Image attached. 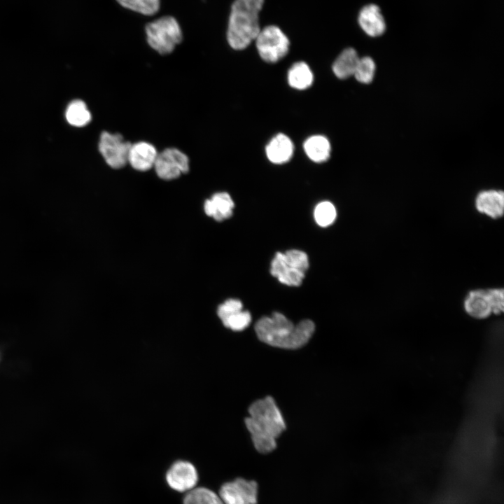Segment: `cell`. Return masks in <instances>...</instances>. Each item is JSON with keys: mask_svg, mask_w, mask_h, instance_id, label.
I'll list each match as a JSON object with an SVG mask.
<instances>
[{"mask_svg": "<svg viewBox=\"0 0 504 504\" xmlns=\"http://www.w3.org/2000/svg\"><path fill=\"white\" fill-rule=\"evenodd\" d=\"M245 424L253 445L262 454L272 451L276 438L284 432L286 424L274 400L267 396L253 402L248 408Z\"/></svg>", "mask_w": 504, "mask_h": 504, "instance_id": "cell-1", "label": "cell"}, {"mask_svg": "<svg viewBox=\"0 0 504 504\" xmlns=\"http://www.w3.org/2000/svg\"><path fill=\"white\" fill-rule=\"evenodd\" d=\"M314 330L312 321L305 319L295 325L279 312L262 317L255 325V331L260 341L272 346L288 349L304 346Z\"/></svg>", "mask_w": 504, "mask_h": 504, "instance_id": "cell-2", "label": "cell"}, {"mask_svg": "<svg viewBox=\"0 0 504 504\" xmlns=\"http://www.w3.org/2000/svg\"><path fill=\"white\" fill-rule=\"evenodd\" d=\"M265 0H234L229 15L227 41L234 50H243L255 41L260 30L259 13Z\"/></svg>", "mask_w": 504, "mask_h": 504, "instance_id": "cell-3", "label": "cell"}, {"mask_svg": "<svg viewBox=\"0 0 504 504\" xmlns=\"http://www.w3.org/2000/svg\"><path fill=\"white\" fill-rule=\"evenodd\" d=\"M309 267L307 255L300 250L277 252L271 262L270 273L283 284L299 286Z\"/></svg>", "mask_w": 504, "mask_h": 504, "instance_id": "cell-4", "label": "cell"}, {"mask_svg": "<svg viewBox=\"0 0 504 504\" xmlns=\"http://www.w3.org/2000/svg\"><path fill=\"white\" fill-rule=\"evenodd\" d=\"M148 45L161 55L172 52L183 39L178 21L172 16H164L146 25Z\"/></svg>", "mask_w": 504, "mask_h": 504, "instance_id": "cell-5", "label": "cell"}, {"mask_svg": "<svg viewBox=\"0 0 504 504\" xmlns=\"http://www.w3.org/2000/svg\"><path fill=\"white\" fill-rule=\"evenodd\" d=\"M255 43L260 57L269 63L276 62L284 57L290 46L288 36L274 24L261 28Z\"/></svg>", "mask_w": 504, "mask_h": 504, "instance_id": "cell-6", "label": "cell"}, {"mask_svg": "<svg viewBox=\"0 0 504 504\" xmlns=\"http://www.w3.org/2000/svg\"><path fill=\"white\" fill-rule=\"evenodd\" d=\"M132 144L120 134L103 132L99 142V150L106 162L113 169H120L128 163Z\"/></svg>", "mask_w": 504, "mask_h": 504, "instance_id": "cell-7", "label": "cell"}, {"mask_svg": "<svg viewBox=\"0 0 504 504\" xmlns=\"http://www.w3.org/2000/svg\"><path fill=\"white\" fill-rule=\"evenodd\" d=\"M153 167L160 178L172 180L189 171V159L180 150L168 148L158 153Z\"/></svg>", "mask_w": 504, "mask_h": 504, "instance_id": "cell-8", "label": "cell"}, {"mask_svg": "<svg viewBox=\"0 0 504 504\" xmlns=\"http://www.w3.org/2000/svg\"><path fill=\"white\" fill-rule=\"evenodd\" d=\"M219 496L223 504H257L258 484L239 477L224 483L219 490Z\"/></svg>", "mask_w": 504, "mask_h": 504, "instance_id": "cell-9", "label": "cell"}, {"mask_svg": "<svg viewBox=\"0 0 504 504\" xmlns=\"http://www.w3.org/2000/svg\"><path fill=\"white\" fill-rule=\"evenodd\" d=\"M169 486L179 492L194 489L198 480L195 466L188 461H178L173 463L166 474Z\"/></svg>", "mask_w": 504, "mask_h": 504, "instance_id": "cell-10", "label": "cell"}, {"mask_svg": "<svg viewBox=\"0 0 504 504\" xmlns=\"http://www.w3.org/2000/svg\"><path fill=\"white\" fill-rule=\"evenodd\" d=\"M358 23L365 34L370 37L380 36L386 29V23L382 10L374 4H367L360 10Z\"/></svg>", "mask_w": 504, "mask_h": 504, "instance_id": "cell-11", "label": "cell"}, {"mask_svg": "<svg viewBox=\"0 0 504 504\" xmlns=\"http://www.w3.org/2000/svg\"><path fill=\"white\" fill-rule=\"evenodd\" d=\"M158 152L153 145L140 141L131 145L128 162L138 171L145 172L154 167Z\"/></svg>", "mask_w": 504, "mask_h": 504, "instance_id": "cell-12", "label": "cell"}, {"mask_svg": "<svg viewBox=\"0 0 504 504\" xmlns=\"http://www.w3.org/2000/svg\"><path fill=\"white\" fill-rule=\"evenodd\" d=\"M477 210L492 218L503 216L504 211V193L502 190H484L475 200Z\"/></svg>", "mask_w": 504, "mask_h": 504, "instance_id": "cell-13", "label": "cell"}, {"mask_svg": "<svg viewBox=\"0 0 504 504\" xmlns=\"http://www.w3.org/2000/svg\"><path fill=\"white\" fill-rule=\"evenodd\" d=\"M294 146L290 139L284 134H278L268 143L265 153L268 160L274 164L288 162L293 154Z\"/></svg>", "mask_w": 504, "mask_h": 504, "instance_id": "cell-14", "label": "cell"}, {"mask_svg": "<svg viewBox=\"0 0 504 504\" xmlns=\"http://www.w3.org/2000/svg\"><path fill=\"white\" fill-rule=\"evenodd\" d=\"M466 312L476 318H484L492 313L487 289L470 291L464 301Z\"/></svg>", "mask_w": 504, "mask_h": 504, "instance_id": "cell-15", "label": "cell"}, {"mask_svg": "<svg viewBox=\"0 0 504 504\" xmlns=\"http://www.w3.org/2000/svg\"><path fill=\"white\" fill-rule=\"evenodd\" d=\"M234 206L230 195L225 192L214 194L204 203V211L206 215L213 217L217 221L230 218Z\"/></svg>", "mask_w": 504, "mask_h": 504, "instance_id": "cell-16", "label": "cell"}, {"mask_svg": "<svg viewBox=\"0 0 504 504\" xmlns=\"http://www.w3.org/2000/svg\"><path fill=\"white\" fill-rule=\"evenodd\" d=\"M360 57L353 48L342 50L332 64V71L340 79L348 78L354 76Z\"/></svg>", "mask_w": 504, "mask_h": 504, "instance_id": "cell-17", "label": "cell"}, {"mask_svg": "<svg viewBox=\"0 0 504 504\" xmlns=\"http://www.w3.org/2000/svg\"><path fill=\"white\" fill-rule=\"evenodd\" d=\"M303 148L307 156L314 162H323L330 158L331 146L323 135L309 136L304 142Z\"/></svg>", "mask_w": 504, "mask_h": 504, "instance_id": "cell-18", "label": "cell"}, {"mask_svg": "<svg viewBox=\"0 0 504 504\" xmlns=\"http://www.w3.org/2000/svg\"><path fill=\"white\" fill-rule=\"evenodd\" d=\"M287 78L289 85L297 90L307 89L314 81V75L310 67L302 61L295 62L290 66Z\"/></svg>", "mask_w": 504, "mask_h": 504, "instance_id": "cell-19", "label": "cell"}, {"mask_svg": "<svg viewBox=\"0 0 504 504\" xmlns=\"http://www.w3.org/2000/svg\"><path fill=\"white\" fill-rule=\"evenodd\" d=\"M66 119L74 127H83L91 120V114L86 104L81 100H74L67 106Z\"/></svg>", "mask_w": 504, "mask_h": 504, "instance_id": "cell-20", "label": "cell"}, {"mask_svg": "<svg viewBox=\"0 0 504 504\" xmlns=\"http://www.w3.org/2000/svg\"><path fill=\"white\" fill-rule=\"evenodd\" d=\"M183 504H223L219 495L205 488H194L188 491L183 498Z\"/></svg>", "mask_w": 504, "mask_h": 504, "instance_id": "cell-21", "label": "cell"}, {"mask_svg": "<svg viewBox=\"0 0 504 504\" xmlns=\"http://www.w3.org/2000/svg\"><path fill=\"white\" fill-rule=\"evenodd\" d=\"M122 7L145 15L155 14L160 8V0H116Z\"/></svg>", "mask_w": 504, "mask_h": 504, "instance_id": "cell-22", "label": "cell"}, {"mask_svg": "<svg viewBox=\"0 0 504 504\" xmlns=\"http://www.w3.org/2000/svg\"><path fill=\"white\" fill-rule=\"evenodd\" d=\"M375 70L374 61L370 57H360L354 76L358 82L368 84L373 80Z\"/></svg>", "mask_w": 504, "mask_h": 504, "instance_id": "cell-23", "label": "cell"}, {"mask_svg": "<svg viewBox=\"0 0 504 504\" xmlns=\"http://www.w3.org/2000/svg\"><path fill=\"white\" fill-rule=\"evenodd\" d=\"M314 216L318 225L327 227L335 221L337 213L335 206L331 202L323 201L316 205Z\"/></svg>", "mask_w": 504, "mask_h": 504, "instance_id": "cell-24", "label": "cell"}, {"mask_svg": "<svg viewBox=\"0 0 504 504\" xmlns=\"http://www.w3.org/2000/svg\"><path fill=\"white\" fill-rule=\"evenodd\" d=\"M251 321V316L243 309L235 312L222 319L223 324L234 331H241L246 328Z\"/></svg>", "mask_w": 504, "mask_h": 504, "instance_id": "cell-25", "label": "cell"}, {"mask_svg": "<svg viewBox=\"0 0 504 504\" xmlns=\"http://www.w3.org/2000/svg\"><path fill=\"white\" fill-rule=\"evenodd\" d=\"M241 309H243V305L239 300L228 299L218 307L217 314L222 320L230 314Z\"/></svg>", "mask_w": 504, "mask_h": 504, "instance_id": "cell-26", "label": "cell"}, {"mask_svg": "<svg viewBox=\"0 0 504 504\" xmlns=\"http://www.w3.org/2000/svg\"><path fill=\"white\" fill-rule=\"evenodd\" d=\"M489 299L492 307V313L498 314L503 311L504 295L503 289L491 288L487 289Z\"/></svg>", "mask_w": 504, "mask_h": 504, "instance_id": "cell-27", "label": "cell"}]
</instances>
